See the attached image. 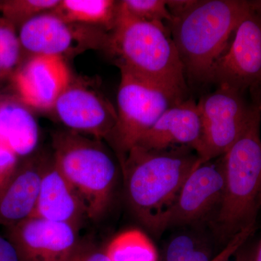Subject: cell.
I'll list each match as a JSON object with an SVG mask.
<instances>
[{
	"mask_svg": "<svg viewBox=\"0 0 261 261\" xmlns=\"http://www.w3.org/2000/svg\"><path fill=\"white\" fill-rule=\"evenodd\" d=\"M202 162L188 147L154 150L135 145L120 162L127 200L152 232L190 173Z\"/></svg>",
	"mask_w": 261,
	"mask_h": 261,
	"instance_id": "6da1fadb",
	"label": "cell"
},
{
	"mask_svg": "<svg viewBox=\"0 0 261 261\" xmlns=\"http://www.w3.org/2000/svg\"><path fill=\"white\" fill-rule=\"evenodd\" d=\"M250 1L195 0L168 25L187 80L208 83L216 61L228 40L250 11Z\"/></svg>",
	"mask_w": 261,
	"mask_h": 261,
	"instance_id": "7a4b0ae2",
	"label": "cell"
},
{
	"mask_svg": "<svg viewBox=\"0 0 261 261\" xmlns=\"http://www.w3.org/2000/svg\"><path fill=\"white\" fill-rule=\"evenodd\" d=\"M260 123L261 106L252 105L243 132L222 155L224 193L211 223L225 246L245 228L256 226L261 207Z\"/></svg>",
	"mask_w": 261,
	"mask_h": 261,
	"instance_id": "3957f363",
	"label": "cell"
},
{
	"mask_svg": "<svg viewBox=\"0 0 261 261\" xmlns=\"http://www.w3.org/2000/svg\"><path fill=\"white\" fill-rule=\"evenodd\" d=\"M107 49L118 68L186 95L185 69L166 24L132 18L118 8Z\"/></svg>",
	"mask_w": 261,
	"mask_h": 261,
	"instance_id": "277c9868",
	"label": "cell"
},
{
	"mask_svg": "<svg viewBox=\"0 0 261 261\" xmlns=\"http://www.w3.org/2000/svg\"><path fill=\"white\" fill-rule=\"evenodd\" d=\"M53 161L80 195L87 218L102 219L112 203L118 176L114 156L102 140L72 130L53 135Z\"/></svg>",
	"mask_w": 261,
	"mask_h": 261,
	"instance_id": "5b68a950",
	"label": "cell"
},
{
	"mask_svg": "<svg viewBox=\"0 0 261 261\" xmlns=\"http://www.w3.org/2000/svg\"><path fill=\"white\" fill-rule=\"evenodd\" d=\"M117 96V121L108 141L121 162L173 105L187 99L174 89L123 68Z\"/></svg>",
	"mask_w": 261,
	"mask_h": 261,
	"instance_id": "8992f818",
	"label": "cell"
},
{
	"mask_svg": "<svg viewBox=\"0 0 261 261\" xmlns=\"http://www.w3.org/2000/svg\"><path fill=\"white\" fill-rule=\"evenodd\" d=\"M197 102L202 121V140L197 155L207 162L224 155L238 140L248 121L252 106L243 92L218 86L214 92L202 96Z\"/></svg>",
	"mask_w": 261,
	"mask_h": 261,
	"instance_id": "52a82bcc",
	"label": "cell"
},
{
	"mask_svg": "<svg viewBox=\"0 0 261 261\" xmlns=\"http://www.w3.org/2000/svg\"><path fill=\"white\" fill-rule=\"evenodd\" d=\"M225 176L222 156L201 162L187 178L177 197L160 220L156 233L193 224L216 214L222 201Z\"/></svg>",
	"mask_w": 261,
	"mask_h": 261,
	"instance_id": "ba28073f",
	"label": "cell"
},
{
	"mask_svg": "<svg viewBox=\"0 0 261 261\" xmlns=\"http://www.w3.org/2000/svg\"><path fill=\"white\" fill-rule=\"evenodd\" d=\"M6 228L23 261H76L87 247L66 223L32 216Z\"/></svg>",
	"mask_w": 261,
	"mask_h": 261,
	"instance_id": "9c48e42d",
	"label": "cell"
},
{
	"mask_svg": "<svg viewBox=\"0 0 261 261\" xmlns=\"http://www.w3.org/2000/svg\"><path fill=\"white\" fill-rule=\"evenodd\" d=\"M234 34L229 47L211 70L208 83L226 86L243 93L261 81L260 15L251 8Z\"/></svg>",
	"mask_w": 261,
	"mask_h": 261,
	"instance_id": "30bf717a",
	"label": "cell"
},
{
	"mask_svg": "<svg viewBox=\"0 0 261 261\" xmlns=\"http://www.w3.org/2000/svg\"><path fill=\"white\" fill-rule=\"evenodd\" d=\"M81 25L66 23L49 12L23 23L20 27L19 40L21 47L36 56L63 57L96 46L107 47V34Z\"/></svg>",
	"mask_w": 261,
	"mask_h": 261,
	"instance_id": "8fae6325",
	"label": "cell"
},
{
	"mask_svg": "<svg viewBox=\"0 0 261 261\" xmlns=\"http://www.w3.org/2000/svg\"><path fill=\"white\" fill-rule=\"evenodd\" d=\"M53 109L68 130L99 140H108L117 121L116 110L93 89L71 84L58 98Z\"/></svg>",
	"mask_w": 261,
	"mask_h": 261,
	"instance_id": "7c38bea8",
	"label": "cell"
},
{
	"mask_svg": "<svg viewBox=\"0 0 261 261\" xmlns=\"http://www.w3.org/2000/svg\"><path fill=\"white\" fill-rule=\"evenodd\" d=\"M70 82L68 65L63 57L58 56H34L14 75L20 100L39 110L53 109Z\"/></svg>",
	"mask_w": 261,
	"mask_h": 261,
	"instance_id": "4fadbf2b",
	"label": "cell"
},
{
	"mask_svg": "<svg viewBox=\"0 0 261 261\" xmlns=\"http://www.w3.org/2000/svg\"><path fill=\"white\" fill-rule=\"evenodd\" d=\"M202 121L197 102L185 99L166 110L136 145L154 150L188 147L198 154Z\"/></svg>",
	"mask_w": 261,
	"mask_h": 261,
	"instance_id": "5bb4252c",
	"label": "cell"
},
{
	"mask_svg": "<svg viewBox=\"0 0 261 261\" xmlns=\"http://www.w3.org/2000/svg\"><path fill=\"white\" fill-rule=\"evenodd\" d=\"M25 159L0 184V226H14L31 217L35 209L47 160Z\"/></svg>",
	"mask_w": 261,
	"mask_h": 261,
	"instance_id": "9a60e30c",
	"label": "cell"
},
{
	"mask_svg": "<svg viewBox=\"0 0 261 261\" xmlns=\"http://www.w3.org/2000/svg\"><path fill=\"white\" fill-rule=\"evenodd\" d=\"M32 216L66 223L79 229L84 219H88L80 195L62 174L53 159L47 161L44 166L37 204Z\"/></svg>",
	"mask_w": 261,
	"mask_h": 261,
	"instance_id": "2e32d148",
	"label": "cell"
},
{
	"mask_svg": "<svg viewBox=\"0 0 261 261\" xmlns=\"http://www.w3.org/2000/svg\"><path fill=\"white\" fill-rule=\"evenodd\" d=\"M39 140L37 122L28 106L20 100H0V142L20 159L34 153Z\"/></svg>",
	"mask_w": 261,
	"mask_h": 261,
	"instance_id": "e0dca14e",
	"label": "cell"
},
{
	"mask_svg": "<svg viewBox=\"0 0 261 261\" xmlns=\"http://www.w3.org/2000/svg\"><path fill=\"white\" fill-rule=\"evenodd\" d=\"M118 2L112 0H63L51 11L70 24H92L112 30L118 13Z\"/></svg>",
	"mask_w": 261,
	"mask_h": 261,
	"instance_id": "ac0fdd59",
	"label": "cell"
},
{
	"mask_svg": "<svg viewBox=\"0 0 261 261\" xmlns=\"http://www.w3.org/2000/svg\"><path fill=\"white\" fill-rule=\"evenodd\" d=\"M111 261H158L159 253L145 233L130 229L117 235L105 250Z\"/></svg>",
	"mask_w": 261,
	"mask_h": 261,
	"instance_id": "d6986e66",
	"label": "cell"
},
{
	"mask_svg": "<svg viewBox=\"0 0 261 261\" xmlns=\"http://www.w3.org/2000/svg\"><path fill=\"white\" fill-rule=\"evenodd\" d=\"M217 254L206 239L185 231L170 239L158 261H212Z\"/></svg>",
	"mask_w": 261,
	"mask_h": 261,
	"instance_id": "ffe728a7",
	"label": "cell"
},
{
	"mask_svg": "<svg viewBox=\"0 0 261 261\" xmlns=\"http://www.w3.org/2000/svg\"><path fill=\"white\" fill-rule=\"evenodd\" d=\"M118 8L132 18L168 25L172 21V15L166 0H123L118 2Z\"/></svg>",
	"mask_w": 261,
	"mask_h": 261,
	"instance_id": "44dd1931",
	"label": "cell"
},
{
	"mask_svg": "<svg viewBox=\"0 0 261 261\" xmlns=\"http://www.w3.org/2000/svg\"><path fill=\"white\" fill-rule=\"evenodd\" d=\"M59 0H17L5 2L1 10L8 23H21V25L37 15L56 9Z\"/></svg>",
	"mask_w": 261,
	"mask_h": 261,
	"instance_id": "7402d4cb",
	"label": "cell"
},
{
	"mask_svg": "<svg viewBox=\"0 0 261 261\" xmlns=\"http://www.w3.org/2000/svg\"><path fill=\"white\" fill-rule=\"evenodd\" d=\"M19 37L8 22H0V64L7 73L18 65L20 56Z\"/></svg>",
	"mask_w": 261,
	"mask_h": 261,
	"instance_id": "603a6c76",
	"label": "cell"
},
{
	"mask_svg": "<svg viewBox=\"0 0 261 261\" xmlns=\"http://www.w3.org/2000/svg\"><path fill=\"white\" fill-rule=\"evenodd\" d=\"M255 229L256 227L253 226L245 228L241 232L239 233L216 255L212 261H227L228 259L231 258L233 254L238 251L240 247L243 246L250 236L253 234Z\"/></svg>",
	"mask_w": 261,
	"mask_h": 261,
	"instance_id": "cb8c5ba5",
	"label": "cell"
},
{
	"mask_svg": "<svg viewBox=\"0 0 261 261\" xmlns=\"http://www.w3.org/2000/svg\"><path fill=\"white\" fill-rule=\"evenodd\" d=\"M18 163V156L0 142V184L14 171Z\"/></svg>",
	"mask_w": 261,
	"mask_h": 261,
	"instance_id": "d4e9b609",
	"label": "cell"
},
{
	"mask_svg": "<svg viewBox=\"0 0 261 261\" xmlns=\"http://www.w3.org/2000/svg\"><path fill=\"white\" fill-rule=\"evenodd\" d=\"M0 261H23L14 243L0 234Z\"/></svg>",
	"mask_w": 261,
	"mask_h": 261,
	"instance_id": "484cf974",
	"label": "cell"
},
{
	"mask_svg": "<svg viewBox=\"0 0 261 261\" xmlns=\"http://www.w3.org/2000/svg\"><path fill=\"white\" fill-rule=\"evenodd\" d=\"M76 261H111L105 250L87 246Z\"/></svg>",
	"mask_w": 261,
	"mask_h": 261,
	"instance_id": "4316f807",
	"label": "cell"
},
{
	"mask_svg": "<svg viewBox=\"0 0 261 261\" xmlns=\"http://www.w3.org/2000/svg\"><path fill=\"white\" fill-rule=\"evenodd\" d=\"M255 248L243 246L233 254L232 260L228 259L227 261H255Z\"/></svg>",
	"mask_w": 261,
	"mask_h": 261,
	"instance_id": "83f0119b",
	"label": "cell"
},
{
	"mask_svg": "<svg viewBox=\"0 0 261 261\" xmlns=\"http://www.w3.org/2000/svg\"><path fill=\"white\" fill-rule=\"evenodd\" d=\"M250 4L252 10L261 17V0L250 1Z\"/></svg>",
	"mask_w": 261,
	"mask_h": 261,
	"instance_id": "f1b7e54d",
	"label": "cell"
},
{
	"mask_svg": "<svg viewBox=\"0 0 261 261\" xmlns=\"http://www.w3.org/2000/svg\"><path fill=\"white\" fill-rule=\"evenodd\" d=\"M255 261H261V239L255 247Z\"/></svg>",
	"mask_w": 261,
	"mask_h": 261,
	"instance_id": "f546056e",
	"label": "cell"
},
{
	"mask_svg": "<svg viewBox=\"0 0 261 261\" xmlns=\"http://www.w3.org/2000/svg\"><path fill=\"white\" fill-rule=\"evenodd\" d=\"M6 74H8V73L5 72L4 68H3V67L0 64V79L3 78Z\"/></svg>",
	"mask_w": 261,
	"mask_h": 261,
	"instance_id": "4dcf8cb0",
	"label": "cell"
},
{
	"mask_svg": "<svg viewBox=\"0 0 261 261\" xmlns=\"http://www.w3.org/2000/svg\"><path fill=\"white\" fill-rule=\"evenodd\" d=\"M259 85H260V88H261V81H260V83H259Z\"/></svg>",
	"mask_w": 261,
	"mask_h": 261,
	"instance_id": "1f68e13d",
	"label": "cell"
}]
</instances>
